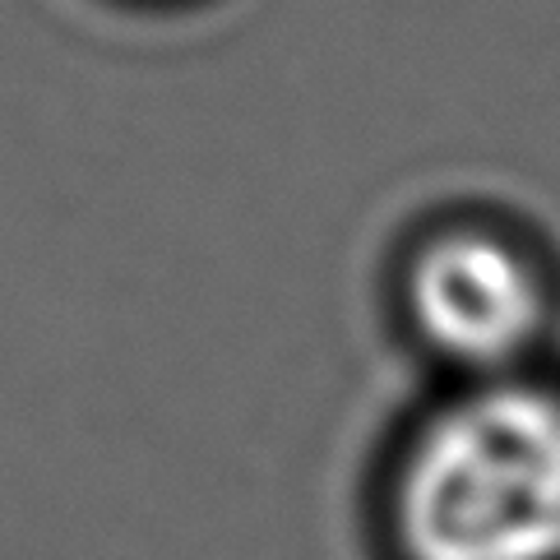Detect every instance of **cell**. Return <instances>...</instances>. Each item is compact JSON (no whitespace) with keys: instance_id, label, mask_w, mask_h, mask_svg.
<instances>
[{"instance_id":"obj_1","label":"cell","mask_w":560,"mask_h":560,"mask_svg":"<svg viewBox=\"0 0 560 560\" xmlns=\"http://www.w3.org/2000/svg\"><path fill=\"white\" fill-rule=\"evenodd\" d=\"M394 518L412 560H560V394L487 385L435 412Z\"/></svg>"},{"instance_id":"obj_2","label":"cell","mask_w":560,"mask_h":560,"mask_svg":"<svg viewBox=\"0 0 560 560\" xmlns=\"http://www.w3.org/2000/svg\"><path fill=\"white\" fill-rule=\"evenodd\" d=\"M408 315L422 343L454 366L500 371L542 325V288L528 259L487 232H445L408 269Z\"/></svg>"}]
</instances>
